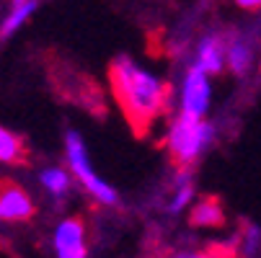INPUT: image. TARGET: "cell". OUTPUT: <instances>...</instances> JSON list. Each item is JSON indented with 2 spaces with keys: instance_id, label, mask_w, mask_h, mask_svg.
<instances>
[{
  "instance_id": "7",
  "label": "cell",
  "mask_w": 261,
  "mask_h": 258,
  "mask_svg": "<svg viewBox=\"0 0 261 258\" xmlns=\"http://www.w3.org/2000/svg\"><path fill=\"white\" fill-rule=\"evenodd\" d=\"M36 212L34 196L18 183H0V222H26Z\"/></svg>"
},
{
  "instance_id": "8",
  "label": "cell",
  "mask_w": 261,
  "mask_h": 258,
  "mask_svg": "<svg viewBox=\"0 0 261 258\" xmlns=\"http://www.w3.org/2000/svg\"><path fill=\"white\" fill-rule=\"evenodd\" d=\"M256 67V39L246 31L228 34V70L236 78L251 75Z\"/></svg>"
},
{
  "instance_id": "6",
  "label": "cell",
  "mask_w": 261,
  "mask_h": 258,
  "mask_svg": "<svg viewBox=\"0 0 261 258\" xmlns=\"http://www.w3.org/2000/svg\"><path fill=\"white\" fill-rule=\"evenodd\" d=\"M192 65L202 67L212 78L220 75L222 70H228V34L220 31L202 34L192 52Z\"/></svg>"
},
{
  "instance_id": "11",
  "label": "cell",
  "mask_w": 261,
  "mask_h": 258,
  "mask_svg": "<svg viewBox=\"0 0 261 258\" xmlns=\"http://www.w3.org/2000/svg\"><path fill=\"white\" fill-rule=\"evenodd\" d=\"M72 181H75V178H72L70 168H65V165H44L39 173H36V183H39V189L49 199H55V202H62L70 194Z\"/></svg>"
},
{
  "instance_id": "3",
  "label": "cell",
  "mask_w": 261,
  "mask_h": 258,
  "mask_svg": "<svg viewBox=\"0 0 261 258\" xmlns=\"http://www.w3.org/2000/svg\"><path fill=\"white\" fill-rule=\"evenodd\" d=\"M62 153H65V165L70 168L72 178L78 181V186L101 207H117L119 194L111 186L106 178H101L93 168L91 153H88V142L78 129H65L62 134Z\"/></svg>"
},
{
  "instance_id": "15",
  "label": "cell",
  "mask_w": 261,
  "mask_h": 258,
  "mask_svg": "<svg viewBox=\"0 0 261 258\" xmlns=\"http://www.w3.org/2000/svg\"><path fill=\"white\" fill-rule=\"evenodd\" d=\"M233 3H236L241 11H248V13L261 11V0H233Z\"/></svg>"
},
{
  "instance_id": "10",
  "label": "cell",
  "mask_w": 261,
  "mask_h": 258,
  "mask_svg": "<svg viewBox=\"0 0 261 258\" xmlns=\"http://www.w3.org/2000/svg\"><path fill=\"white\" fill-rule=\"evenodd\" d=\"M39 8V0H11V6L6 8L3 18H0V42L16 36L36 13Z\"/></svg>"
},
{
  "instance_id": "9",
  "label": "cell",
  "mask_w": 261,
  "mask_h": 258,
  "mask_svg": "<svg viewBox=\"0 0 261 258\" xmlns=\"http://www.w3.org/2000/svg\"><path fill=\"white\" fill-rule=\"evenodd\" d=\"M194 202H197L194 173H192V168L178 165V170L173 173V181H171V194H168L166 209H168L171 214H181V212H186V209H192Z\"/></svg>"
},
{
  "instance_id": "4",
  "label": "cell",
  "mask_w": 261,
  "mask_h": 258,
  "mask_svg": "<svg viewBox=\"0 0 261 258\" xmlns=\"http://www.w3.org/2000/svg\"><path fill=\"white\" fill-rule=\"evenodd\" d=\"M212 75L197 65H186L176 85V114L186 119H207L212 108Z\"/></svg>"
},
{
  "instance_id": "16",
  "label": "cell",
  "mask_w": 261,
  "mask_h": 258,
  "mask_svg": "<svg viewBox=\"0 0 261 258\" xmlns=\"http://www.w3.org/2000/svg\"><path fill=\"white\" fill-rule=\"evenodd\" d=\"M173 258H215V255H210V253H194V250H181Z\"/></svg>"
},
{
  "instance_id": "5",
  "label": "cell",
  "mask_w": 261,
  "mask_h": 258,
  "mask_svg": "<svg viewBox=\"0 0 261 258\" xmlns=\"http://www.w3.org/2000/svg\"><path fill=\"white\" fill-rule=\"evenodd\" d=\"M55 258H88V227L81 217H62L52 233Z\"/></svg>"
},
{
  "instance_id": "13",
  "label": "cell",
  "mask_w": 261,
  "mask_h": 258,
  "mask_svg": "<svg viewBox=\"0 0 261 258\" xmlns=\"http://www.w3.org/2000/svg\"><path fill=\"white\" fill-rule=\"evenodd\" d=\"M23 160V142L16 132L0 127V163L3 165H13Z\"/></svg>"
},
{
  "instance_id": "14",
  "label": "cell",
  "mask_w": 261,
  "mask_h": 258,
  "mask_svg": "<svg viewBox=\"0 0 261 258\" xmlns=\"http://www.w3.org/2000/svg\"><path fill=\"white\" fill-rule=\"evenodd\" d=\"M238 253L243 258H258L261 255V227L258 225H246L241 233Z\"/></svg>"
},
{
  "instance_id": "12",
  "label": "cell",
  "mask_w": 261,
  "mask_h": 258,
  "mask_svg": "<svg viewBox=\"0 0 261 258\" xmlns=\"http://www.w3.org/2000/svg\"><path fill=\"white\" fill-rule=\"evenodd\" d=\"M189 219L194 227H217L222 225V207L215 199H197L189 209Z\"/></svg>"
},
{
  "instance_id": "2",
  "label": "cell",
  "mask_w": 261,
  "mask_h": 258,
  "mask_svg": "<svg viewBox=\"0 0 261 258\" xmlns=\"http://www.w3.org/2000/svg\"><path fill=\"white\" fill-rule=\"evenodd\" d=\"M217 139V127L210 119H186L173 114V119L166 124L163 145L176 165L192 168L197 160L207 155V150Z\"/></svg>"
},
{
  "instance_id": "1",
  "label": "cell",
  "mask_w": 261,
  "mask_h": 258,
  "mask_svg": "<svg viewBox=\"0 0 261 258\" xmlns=\"http://www.w3.org/2000/svg\"><path fill=\"white\" fill-rule=\"evenodd\" d=\"M109 80L119 108L137 129L150 127L166 114L171 91L155 70L140 65L129 54H119L109 65Z\"/></svg>"
}]
</instances>
